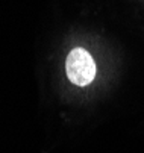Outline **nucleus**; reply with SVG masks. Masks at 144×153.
<instances>
[{"mask_svg":"<svg viewBox=\"0 0 144 153\" xmlns=\"http://www.w3.org/2000/svg\"><path fill=\"white\" fill-rule=\"evenodd\" d=\"M65 71L71 83L77 86H87L94 80L97 67L93 56L85 49L77 47V49H73L67 56Z\"/></svg>","mask_w":144,"mask_h":153,"instance_id":"1","label":"nucleus"}]
</instances>
